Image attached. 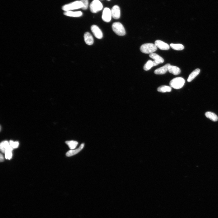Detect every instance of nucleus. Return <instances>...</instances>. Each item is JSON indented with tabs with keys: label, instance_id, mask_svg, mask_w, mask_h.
<instances>
[{
	"label": "nucleus",
	"instance_id": "11",
	"mask_svg": "<svg viewBox=\"0 0 218 218\" xmlns=\"http://www.w3.org/2000/svg\"><path fill=\"white\" fill-rule=\"evenodd\" d=\"M170 65V64H167L163 67L156 69L155 71V74L157 75H163L165 74L168 71V68Z\"/></svg>",
	"mask_w": 218,
	"mask_h": 218
},
{
	"label": "nucleus",
	"instance_id": "10",
	"mask_svg": "<svg viewBox=\"0 0 218 218\" xmlns=\"http://www.w3.org/2000/svg\"><path fill=\"white\" fill-rule=\"evenodd\" d=\"M64 15L71 17H82L83 13L81 11H68L65 12L64 13Z\"/></svg>",
	"mask_w": 218,
	"mask_h": 218
},
{
	"label": "nucleus",
	"instance_id": "1",
	"mask_svg": "<svg viewBox=\"0 0 218 218\" xmlns=\"http://www.w3.org/2000/svg\"><path fill=\"white\" fill-rule=\"evenodd\" d=\"M83 4L80 1H77L66 4L62 7L63 10L65 11H73L83 8Z\"/></svg>",
	"mask_w": 218,
	"mask_h": 218
},
{
	"label": "nucleus",
	"instance_id": "16",
	"mask_svg": "<svg viewBox=\"0 0 218 218\" xmlns=\"http://www.w3.org/2000/svg\"><path fill=\"white\" fill-rule=\"evenodd\" d=\"M200 69H197L194 70L190 75H189L188 79V82H190L195 79L197 76L200 74Z\"/></svg>",
	"mask_w": 218,
	"mask_h": 218
},
{
	"label": "nucleus",
	"instance_id": "22",
	"mask_svg": "<svg viewBox=\"0 0 218 218\" xmlns=\"http://www.w3.org/2000/svg\"><path fill=\"white\" fill-rule=\"evenodd\" d=\"M83 4V7L82 9L83 10H86L88 8L89 5L88 0H80Z\"/></svg>",
	"mask_w": 218,
	"mask_h": 218
},
{
	"label": "nucleus",
	"instance_id": "5",
	"mask_svg": "<svg viewBox=\"0 0 218 218\" xmlns=\"http://www.w3.org/2000/svg\"><path fill=\"white\" fill-rule=\"evenodd\" d=\"M103 8V4L99 0H93L90 4V10L92 13H95L100 11Z\"/></svg>",
	"mask_w": 218,
	"mask_h": 218
},
{
	"label": "nucleus",
	"instance_id": "12",
	"mask_svg": "<svg viewBox=\"0 0 218 218\" xmlns=\"http://www.w3.org/2000/svg\"><path fill=\"white\" fill-rule=\"evenodd\" d=\"M84 146V143H82L80 145L78 149L75 150H71L69 151L67 153H66V156H67V157H69L77 154L83 149Z\"/></svg>",
	"mask_w": 218,
	"mask_h": 218
},
{
	"label": "nucleus",
	"instance_id": "24",
	"mask_svg": "<svg viewBox=\"0 0 218 218\" xmlns=\"http://www.w3.org/2000/svg\"><path fill=\"white\" fill-rule=\"evenodd\" d=\"M12 156V151L8 150L6 151L5 153V157L7 159L10 160Z\"/></svg>",
	"mask_w": 218,
	"mask_h": 218
},
{
	"label": "nucleus",
	"instance_id": "7",
	"mask_svg": "<svg viewBox=\"0 0 218 218\" xmlns=\"http://www.w3.org/2000/svg\"><path fill=\"white\" fill-rule=\"evenodd\" d=\"M91 30L94 35L97 38L101 39L103 37L102 31L99 27L96 25H93L91 27Z\"/></svg>",
	"mask_w": 218,
	"mask_h": 218
},
{
	"label": "nucleus",
	"instance_id": "8",
	"mask_svg": "<svg viewBox=\"0 0 218 218\" xmlns=\"http://www.w3.org/2000/svg\"><path fill=\"white\" fill-rule=\"evenodd\" d=\"M112 17L115 19L117 20L120 18L121 16L120 9L117 5L113 6L111 9Z\"/></svg>",
	"mask_w": 218,
	"mask_h": 218
},
{
	"label": "nucleus",
	"instance_id": "19",
	"mask_svg": "<svg viewBox=\"0 0 218 218\" xmlns=\"http://www.w3.org/2000/svg\"><path fill=\"white\" fill-rule=\"evenodd\" d=\"M172 89V87H170L163 86L159 87L157 91L159 92L165 93L171 92Z\"/></svg>",
	"mask_w": 218,
	"mask_h": 218
},
{
	"label": "nucleus",
	"instance_id": "13",
	"mask_svg": "<svg viewBox=\"0 0 218 218\" xmlns=\"http://www.w3.org/2000/svg\"><path fill=\"white\" fill-rule=\"evenodd\" d=\"M84 40L86 43L88 45H91L93 44L94 39L92 35L89 32L85 33L84 35Z\"/></svg>",
	"mask_w": 218,
	"mask_h": 218
},
{
	"label": "nucleus",
	"instance_id": "28",
	"mask_svg": "<svg viewBox=\"0 0 218 218\" xmlns=\"http://www.w3.org/2000/svg\"><path fill=\"white\" fill-rule=\"evenodd\" d=\"M107 1H110V0H107Z\"/></svg>",
	"mask_w": 218,
	"mask_h": 218
},
{
	"label": "nucleus",
	"instance_id": "20",
	"mask_svg": "<svg viewBox=\"0 0 218 218\" xmlns=\"http://www.w3.org/2000/svg\"><path fill=\"white\" fill-rule=\"evenodd\" d=\"M170 46L173 49L178 51L182 50L184 49V46L180 44H170Z\"/></svg>",
	"mask_w": 218,
	"mask_h": 218
},
{
	"label": "nucleus",
	"instance_id": "17",
	"mask_svg": "<svg viewBox=\"0 0 218 218\" xmlns=\"http://www.w3.org/2000/svg\"><path fill=\"white\" fill-rule=\"evenodd\" d=\"M205 115L207 118L213 121L216 122L218 120L217 116L214 113L207 112L205 113Z\"/></svg>",
	"mask_w": 218,
	"mask_h": 218
},
{
	"label": "nucleus",
	"instance_id": "15",
	"mask_svg": "<svg viewBox=\"0 0 218 218\" xmlns=\"http://www.w3.org/2000/svg\"><path fill=\"white\" fill-rule=\"evenodd\" d=\"M150 57L154 60L158 61L159 63H164V60L158 54L155 53H151L149 55Z\"/></svg>",
	"mask_w": 218,
	"mask_h": 218
},
{
	"label": "nucleus",
	"instance_id": "25",
	"mask_svg": "<svg viewBox=\"0 0 218 218\" xmlns=\"http://www.w3.org/2000/svg\"><path fill=\"white\" fill-rule=\"evenodd\" d=\"M0 149H1V151L2 153H5L6 151V148L3 141L1 142V143Z\"/></svg>",
	"mask_w": 218,
	"mask_h": 218
},
{
	"label": "nucleus",
	"instance_id": "27",
	"mask_svg": "<svg viewBox=\"0 0 218 218\" xmlns=\"http://www.w3.org/2000/svg\"><path fill=\"white\" fill-rule=\"evenodd\" d=\"M4 160V158L3 157V156L1 154V155H0V161H1V162H3Z\"/></svg>",
	"mask_w": 218,
	"mask_h": 218
},
{
	"label": "nucleus",
	"instance_id": "18",
	"mask_svg": "<svg viewBox=\"0 0 218 218\" xmlns=\"http://www.w3.org/2000/svg\"><path fill=\"white\" fill-rule=\"evenodd\" d=\"M65 143L69 146L71 150H73L77 147L78 143L76 141L72 140L66 141H65Z\"/></svg>",
	"mask_w": 218,
	"mask_h": 218
},
{
	"label": "nucleus",
	"instance_id": "26",
	"mask_svg": "<svg viewBox=\"0 0 218 218\" xmlns=\"http://www.w3.org/2000/svg\"><path fill=\"white\" fill-rule=\"evenodd\" d=\"M153 66H157L158 65L159 63L158 62V61L154 60L153 61Z\"/></svg>",
	"mask_w": 218,
	"mask_h": 218
},
{
	"label": "nucleus",
	"instance_id": "2",
	"mask_svg": "<svg viewBox=\"0 0 218 218\" xmlns=\"http://www.w3.org/2000/svg\"><path fill=\"white\" fill-rule=\"evenodd\" d=\"M185 81L182 78H175L170 81V87L174 89H178L182 88L184 86Z\"/></svg>",
	"mask_w": 218,
	"mask_h": 218
},
{
	"label": "nucleus",
	"instance_id": "23",
	"mask_svg": "<svg viewBox=\"0 0 218 218\" xmlns=\"http://www.w3.org/2000/svg\"><path fill=\"white\" fill-rule=\"evenodd\" d=\"M9 144L13 149L17 148L19 145V143L18 141H14L11 140L9 141Z\"/></svg>",
	"mask_w": 218,
	"mask_h": 218
},
{
	"label": "nucleus",
	"instance_id": "6",
	"mask_svg": "<svg viewBox=\"0 0 218 218\" xmlns=\"http://www.w3.org/2000/svg\"><path fill=\"white\" fill-rule=\"evenodd\" d=\"M112 17L111 9L108 7L103 9L102 16V20L106 22H110Z\"/></svg>",
	"mask_w": 218,
	"mask_h": 218
},
{
	"label": "nucleus",
	"instance_id": "3",
	"mask_svg": "<svg viewBox=\"0 0 218 218\" xmlns=\"http://www.w3.org/2000/svg\"><path fill=\"white\" fill-rule=\"evenodd\" d=\"M157 49V47L155 44L151 43L144 44L142 45L140 48L141 52L145 54L153 53Z\"/></svg>",
	"mask_w": 218,
	"mask_h": 218
},
{
	"label": "nucleus",
	"instance_id": "14",
	"mask_svg": "<svg viewBox=\"0 0 218 218\" xmlns=\"http://www.w3.org/2000/svg\"><path fill=\"white\" fill-rule=\"evenodd\" d=\"M168 71L174 75H177L181 73L180 69L176 66L170 65L168 68Z\"/></svg>",
	"mask_w": 218,
	"mask_h": 218
},
{
	"label": "nucleus",
	"instance_id": "21",
	"mask_svg": "<svg viewBox=\"0 0 218 218\" xmlns=\"http://www.w3.org/2000/svg\"><path fill=\"white\" fill-rule=\"evenodd\" d=\"M153 67V61L149 60L145 65L143 69L145 71H148Z\"/></svg>",
	"mask_w": 218,
	"mask_h": 218
},
{
	"label": "nucleus",
	"instance_id": "9",
	"mask_svg": "<svg viewBox=\"0 0 218 218\" xmlns=\"http://www.w3.org/2000/svg\"><path fill=\"white\" fill-rule=\"evenodd\" d=\"M155 44L157 48L161 50H169L170 48L168 44L160 40H156Z\"/></svg>",
	"mask_w": 218,
	"mask_h": 218
},
{
	"label": "nucleus",
	"instance_id": "4",
	"mask_svg": "<svg viewBox=\"0 0 218 218\" xmlns=\"http://www.w3.org/2000/svg\"><path fill=\"white\" fill-rule=\"evenodd\" d=\"M113 30L118 35L124 36L126 34L125 28L122 24L120 22L114 23L112 26Z\"/></svg>",
	"mask_w": 218,
	"mask_h": 218
}]
</instances>
